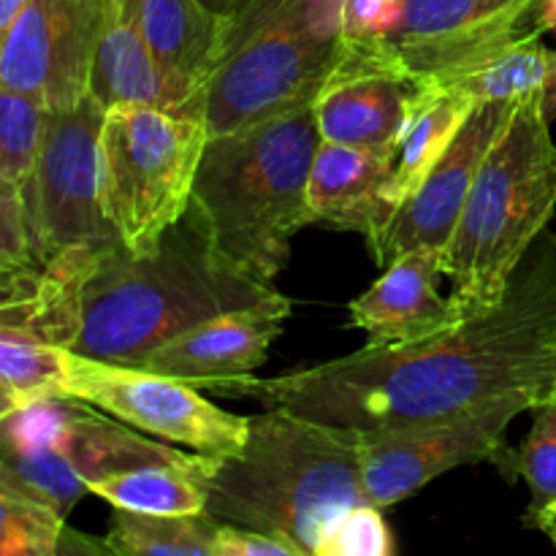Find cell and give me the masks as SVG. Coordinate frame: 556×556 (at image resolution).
Listing matches in <instances>:
<instances>
[{
  "label": "cell",
  "mask_w": 556,
  "mask_h": 556,
  "mask_svg": "<svg viewBox=\"0 0 556 556\" xmlns=\"http://www.w3.org/2000/svg\"><path fill=\"white\" fill-rule=\"evenodd\" d=\"M210 391L353 432L443 421L508 396L543 402L556 391V233H541L497 304L443 334Z\"/></svg>",
  "instance_id": "cell-1"
},
{
  "label": "cell",
  "mask_w": 556,
  "mask_h": 556,
  "mask_svg": "<svg viewBox=\"0 0 556 556\" xmlns=\"http://www.w3.org/2000/svg\"><path fill=\"white\" fill-rule=\"evenodd\" d=\"M277 293L217 250L190 204L150 253L136 255L119 242L98 258L81 293V334L71 351L141 367L155 348L193 326Z\"/></svg>",
  "instance_id": "cell-2"
},
{
  "label": "cell",
  "mask_w": 556,
  "mask_h": 556,
  "mask_svg": "<svg viewBox=\"0 0 556 556\" xmlns=\"http://www.w3.org/2000/svg\"><path fill=\"white\" fill-rule=\"evenodd\" d=\"M199 478L206 510L217 521L288 538L304 556H318L348 510L372 503L364 489L358 434L282 407L250 416L239 454H201Z\"/></svg>",
  "instance_id": "cell-3"
},
{
  "label": "cell",
  "mask_w": 556,
  "mask_h": 556,
  "mask_svg": "<svg viewBox=\"0 0 556 556\" xmlns=\"http://www.w3.org/2000/svg\"><path fill=\"white\" fill-rule=\"evenodd\" d=\"M320 144L313 103L248 128L210 136L195 174L193 206L228 261L271 282L309 226V172Z\"/></svg>",
  "instance_id": "cell-4"
},
{
  "label": "cell",
  "mask_w": 556,
  "mask_h": 556,
  "mask_svg": "<svg viewBox=\"0 0 556 556\" xmlns=\"http://www.w3.org/2000/svg\"><path fill=\"white\" fill-rule=\"evenodd\" d=\"M556 210V144L543 90L519 98L472 182L443 253L451 299L472 315L503 299L510 277Z\"/></svg>",
  "instance_id": "cell-5"
},
{
  "label": "cell",
  "mask_w": 556,
  "mask_h": 556,
  "mask_svg": "<svg viewBox=\"0 0 556 556\" xmlns=\"http://www.w3.org/2000/svg\"><path fill=\"white\" fill-rule=\"evenodd\" d=\"M342 43V0H237L204 87L206 134L313 103Z\"/></svg>",
  "instance_id": "cell-6"
},
{
  "label": "cell",
  "mask_w": 556,
  "mask_h": 556,
  "mask_svg": "<svg viewBox=\"0 0 556 556\" xmlns=\"http://www.w3.org/2000/svg\"><path fill=\"white\" fill-rule=\"evenodd\" d=\"M206 139L204 117L152 106L106 109L98 190L109 226L130 253H150L190 210Z\"/></svg>",
  "instance_id": "cell-7"
},
{
  "label": "cell",
  "mask_w": 556,
  "mask_h": 556,
  "mask_svg": "<svg viewBox=\"0 0 556 556\" xmlns=\"http://www.w3.org/2000/svg\"><path fill=\"white\" fill-rule=\"evenodd\" d=\"M106 109L85 96L68 109L49 114L47 139L36 177L25 185L38 264L60 255H103L119 244L101 210L98 190V139Z\"/></svg>",
  "instance_id": "cell-8"
},
{
  "label": "cell",
  "mask_w": 556,
  "mask_h": 556,
  "mask_svg": "<svg viewBox=\"0 0 556 556\" xmlns=\"http://www.w3.org/2000/svg\"><path fill=\"white\" fill-rule=\"evenodd\" d=\"M63 396L87 402L150 438L204 456L239 454L250 434V416L223 410L188 380L76 351L68 356Z\"/></svg>",
  "instance_id": "cell-9"
},
{
  "label": "cell",
  "mask_w": 556,
  "mask_h": 556,
  "mask_svg": "<svg viewBox=\"0 0 556 556\" xmlns=\"http://www.w3.org/2000/svg\"><path fill=\"white\" fill-rule=\"evenodd\" d=\"M538 405L535 396H508L443 421L356 432L367 497L380 508H391L456 467L492 462L503 470L514 451L505 443L508 427Z\"/></svg>",
  "instance_id": "cell-10"
},
{
  "label": "cell",
  "mask_w": 556,
  "mask_h": 556,
  "mask_svg": "<svg viewBox=\"0 0 556 556\" xmlns=\"http://www.w3.org/2000/svg\"><path fill=\"white\" fill-rule=\"evenodd\" d=\"M429 79L410 68L391 38L345 41L313 98L320 139L391 152Z\"/></svg>",
  "instance_id": "cell-11"
},
{
  "label": "cell",
  "mask_w": 556,
  "mask_h": 556,
  "mask_svg": "<svg viewBox=\"0 0 556 556\" xmlns=\"http://www.w3.org/2000/svg\"><path fill=\"white\" fill-rule=\"evenodd\" d=\"M103 0H30L0 30V87L25 92L49 112L87 96Z\"/></svg>",
  "instance_id": "cell-12"
},
{
  "label": "cell",
  "mask_w": 556,
  "mask_h": 556,
  "mask_svg": "<svg viewBox=\"0 0 556 556\" xmlns=\"http://www.w3.org/2000/svg\"><path fill=\"white\" fill-rule=\"evenodd\" d=\"M541 0H405L391 36L416 74L445 85L497 49L538 30Z\"/></svg>",
  "instance_id": "cell-13"
},
{
  "label": "cell",
  "mask_w": 556,
  "mask_h": 556,
  "mask_svg": "<svg viewBox=\"0 0 556 556\" xmlns=\"http://www.w3.org/2000/svg\"><path fill=\"white\" fill-rule=\"evenodd\" d=\"M516 103L519 101H489L472 109L421 188L396 210L378 242L369 248L375 264L389 266L418 248L445 253L470 199L478 168L514 114Z\"/></svg>",
  "instance_id": "cell-14"
},
{
  "label": "cell",
  "mask_w": 556,
  "mask_h": 556,
  "mask_svg": "<svg viewBox=\"0 0 556 556\" xmlns=\"http://www.w3.org/2000/svg\"><path fill=\"white\" fill-rule=\"evenodd\" d=\"M288 315L291 302L277 293L275 299L253 307L231 309L193 326L166 345L155 348L141 367L210 391L217 383L253 375L269 356L271 342L282 334Z\"/></svg>",
  "instance_id": "cell-15"
},
{
  "label": "cell",
  "mask_w": 556,
  "mask_h": 556,
  "mask_svg": "<svg viewBox=\"0 0 556 556\" xmlns=\"http://www.w3.org/2000/svg\"><path fill=\"white\" fill-rule=\"evenodd\" d=\"M443 253L418 248L386 266L383 275L351 302V324L367 334V348H402L429 340L465 320L454 299L440 293Z\"/></svg>",
  "instance_id": "cell-16"
},
{
  "label": "cell",
  "mask_w": 556,
  "mask_h": 556,
  "mask_svg": "<svg viewBox=\"0 0 556 556\" xmlns=\"http://www.w3.org/2000/svg\"><path fill=\"white\" fill-rule=\"evenodd\" d=\"M87 96L103 109L152 106L204 117L201 106L190 103L161 68L128 0H103Z\"/></svg>",
  "instance_id": "cell-17"
},
{
  "label": "cell",
  "mask_w": 556,
  "mask_h": 556,
  "mask_svg": "<svg viewBox=\"0 0 556 556\" xmlns=\"http://www.w3.org/2000/svg\"><path fill=\"white\" fill-rule=\"evenodd\" d=\"M389 157L391 152L383 150L320 139L307 188L313 220L362 233L372 248L396 212L386 193L391 172Z\"/></svg>",
  "instance_id": "cell-18"
},
{
  "label": "cell",
  "mask_w": 556,
  "mask_h": 556,
  "mask_svg": "<svg viewBox=\"0 0 556 556\" xmlns=\"http://www.w3.org/2000/svg\"><path fill=\"white\" fill-rule=\"evenodd\" d=\"M152 54L179 92L204 112V87L217 63L220 16L201 0H128Z\"/></svg>",
  "instance_id": "cell-19"
},
{
  "label": "cell",
  "mask_w": 556,
  "mask_h": 556,
  "mask_svg": "<svg viewBox=\"0 0 556 556\" xmlns=\"http://www.w3.org/2000/svg\"><path fill=\"white\" fill-rule=\"evenodd\" d=\"M476 106L478 103L472 98L429 81L421 98L413 103L400 139L391 147V172L386 193L396 210L421 188L427 174L443 157V152L448 150V144Z\"/></svg>",
  "instance_id": "cell-20"
},
{
  "label": "cell",
  "mask_w": 556,
  "mask_h": 556,
  "mask_svg": "<svg viewBox=\"0 0 556 556\" xmlns=\"http://www.w3.org/2000/svg\"><path fill=\"white\" fill-rule=\"evenodd\" d=\"M201 454H190L188 462H157L87 481L96 497L106 500L112 508L136 514H204L206 492L199 478Z\"/></svg>",
  "instance_id": "cell-21"
},
{
  "label": "cell",
  "mask_w": 556,
  "mask_h": 556,
  "mask_svg": "<svg viewBox=\"0 0 556 556\" xmlns=\"http://www.w3.org/2000/svg\"><path fill=\"white\" fill-rule=\"evenodd\" d=\"M220 521L204 514H136L114 508L103 543L114 556H215Z\"/></svg>",
  "instance_id": "cell-22"
},
{
  "label": "cell",
  "mask_w": 556,
  "mask_h": 556,
  "mask_svg": "<svg viewBox=\"0 0 556 556\" xmlns=\"http://www.w3.org/2000/svg\"><path fill=\"white\" fill-rule=\"evenodd\" d=\"M71 348L49 345L27 331L0 326V416L63 396Z\"/></svg>",
  "instance_id": "cell-23"
},
{
  "label": "cell",
  "mask_w": 556,
  "mask_h": 556,
  "mask_svg": "<svg viewBox=\"0 0 556 556\" xmlns=\"http://www.w3.org/2000/svg\"><path fill=\"white\" fill-rule=\"evenodd\" d=\"M548 65H552V49L543 43V33L535 30L497 49L481 63L438 87L462 92L476 103L519 101V98L546 87Z\"/></svg>",
  "instance_id": "cell-24"
},
{
  "label": "cell",
  "mask_w": 556,
  "mask_h": 556,
  "mask_svg": "<svg viewBox=\"0 0 556 556\" xmlns=\"http://www.w3.org/2000/svg\"><path fill=\"white\" fill-rule=\"evenodd\" d=\"M0 486H11L30 497L43 500L68 519L85 494L87 481L79 476L71 456L60 445H36V448H9L3 445L0 462Z\"/></svg>",
  "instance_id": "cell-25"
},
{
  "label": "cell",
  "mask_w": 556,
  "mask_h": 556,
  "mask_svg": "<svg viewBox=\"0 0 556 556\" xmlns=\"http://www.w3.org/2000/svg\"><path fill=\"white\" fill-rule=\"evenodd\" d=\"M49 109L25 92L0 87V182L25 188L36 177Z\"/></svg>",
  "instance_id": "cell-26"
},
{
  "label": "cell",
  "mask_w": 556,
  "mask_h": 556,
  "mask_svg": "<svg viewBox=\"0 0 556 556\" xmlns=\"http://www.w3.org/2000/svg\"><path fill=\"white\" fill-rule=\"evenodd\" d=\"M0 554L58 556L65 532V516L43 500L0 486Z\"/></svg>",
  "instance_id": "cell-27"
},
{
  "label": "cell",
  "mask_w": 556,
  "mask_h": 556,
  "mask_svg": "<svg viewBox=\"0 0 556 556\" xmlns=\"http://www.w3.org/2000/svg\"><path fill=\"white\" fill-rule=\"evenodd\" d=\"M532 429L521 448L510 451L503 472L525 478L532 500L527 514H535L556 500V391L532 410Z\"/></svg>",
  "instance_id": "cell-28"
},
{
  "label": "cell",
  "mask_w": 556,
  "mask_h": 556,
  "mask_svg": "<svg viewBox=\"0 0 556 556\" xmlns=\"http://www.w3.org/2000/svg\"><path fill=\"white\" fill-rule=\"evenodd\" d=\"M386 508L362 503L348 510L334 530L320 543L318 556H389L394 554V538L386 525Z\"/></svg>",
  "instance_id": "cell-29"
},
{
  "label": "cell",
  "mask_w": 556,
  "mask_h": 556,
  "mask_svg": "<svg viewBox=\"0 0 556 556\" xmlns=\"http://www.w3.org/2000/svg\"><path fill=\"white\" fill-rule=\"evenodd\" d=\"M38 264L25 195L14 185L0 182V269Z\"/></svg>",
  "instance_id": "cell-30"
},
{
  "label": "cell",
  "mask_w": 556,
  "mask_h": 556,
  "mask_svg": "<svg viewBox=\"0 0 556 556\" xmlns=\"http://www.w3.org/2000/svg\"><path fill=\"white\" fill-rule=\"evenodd\" d=\"M402 14L405 0H342V41H386Z\"/></svg>",
  "instance_id": "cell-31"
},
{
  "label": "cell",
  "mask_w": 556,
  "mask_h": 556,
  "mask_svg": "<svg viewBox=\"0 0 556 556\" xmlns=\"http://www.w3.org/2000/svg\"><path fill=\"white\" fill-rule=\"evenodd\" d=\"M215 556H304V552L288 538L220 521V530L215 538Z\"/></svg>",
  "instance_id": "cell-32"
},
{
  "label": "cell",
  "mask_w": 556,
  "mask_h": 556,
  "mask_svg": "<svg viewBox=\"0 0 556 556\" xmlns=\"http://www.w3.org/2000/svg\"><path fill=\"white\" fill-rule=\"evenodd\" d=\"M92 552H101V554H112L106 548V543H90L87 541L85 535H79V532H74V530H68V527H65V532H63V541H60V552H58V556L60 554H92Z\"/></svg>",
  "instance_id": "cell-33"
},
{
  "label": "cell",
  "mask_w": 556,
  "mask_h": 556,
  "mask_svg": "<svg viewBox=\"0 0 556 556\" xmlns=\"http://www.w3.org/2000/svg\"><path fill=\"white\" fill-rule=\"evenodd\" d=\"M527 527H538V530L543 532V535L548 538V541L556 546V500L554 503L543 505L541 510H535V514H527L525 519Z\"/></svg>",
  "instance_id": "cell-34"
},
{
  "label": "cell",
  "mask_w": 556,
  "mask_h": 556,
  "mask_svg": "<svg viewBox=\"0 0 556 556\" xmlns=\"http://www.w3.org/2000/svg\"><path fill=\"white\" fill-rule=\"evenodd\" d=\"M543 106H546L548 119L556 117V52H552V65H548V79L543 87Z\"/></svg>",
  "instance_id": "cell-35"
},
{
  "label": "cell",
  "mask_w": 556,
  "mask_h": 556,
  "mask_svg": "<svg viewBox=\"0 0 556 556\" xmlns=\"http://www.w3.org/2000/svg\"><path fill=\"white\" fill-rule=\"evenodd\" d=\"M535 22L541 33H556V0H541L538 3Z\"/></svg>",
  "instance_id": "cell-36"
},
{
  "label": "cell",
  "mask_w": 556,
  "mask_h": 556,
  "mask_svg": "<svg viewBox=\"0 0 556 556\" xmlns=\"http://www.w3.org/2000/svg\"><path fill=\"white\" fill-rule=\"evenodd\" d=\"M27 3H30V0H0V30H5V27L22 14V9H25Z\"/></svg>",
  "instance_id": "cell-37"
},
{
  "label": "cell",
  "mask_w": 556,
  "mask_h": 556,
  "mask_svg": "<svg viewBox=\"0 0 556 556\" xmlns=\"http://www.w3.org/2000/svg\"><path fill=\"white\" fill-rule=\"evenodd\" d=\"M201 3H204L212 14H217L223 20V16L231 14V9L237 5V0H201Z\"/></svg>",
  "instance_id": "cell-38"
}]
</instances>
